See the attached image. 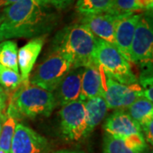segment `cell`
<instances>
[{"instance_id":"1","label":"cell","mask_w":153,"mask_h":153,"mask_svg":"<svg viewBox=\"0 0 153 153\" xmlns=\"http://www.w3.org/2000/svg\"><path fill=\"white\" fill-rule=\"evenodd\" d=\"M57 17L39 0H20L0 14V42L13 38L44 36L52 31Z\"/></svg>"},{"instance_id":"2","label":"cell","mask_w":153,"mask_h":153,"mask_svg":"<svg viewBox=\"0 0 153 153\" xmlns=\"http://www.w3.org/2000/svg\"><path fill=\"white\" fill-rule=\"evenodd\" d=\"M57 106L52 92L31 84L28 81H22L20 87L14 92L6 114L14 118L49 117Z\"/></svg>"},{"instance_id":"3","label":"cell","mask_w":153,"mask_h":153,"mask_svg":"<svg viewBox=\"0 0 153 153\" xmlns=\"http://www.w3.org/2000/svg\"><path fill=\"white\" fill-rule=\"evenodd\" d=\"M96 39L87 27L75 24L59 33L53 49L60 51L71 60L72 68L86 67L94 62Z\"/></svg>"},{"instance_id":"4","label":"cell","mask_w":153,"mask_h":153,"mask_svg":"<svg viewBox=\"0 0 153 153\" xmlns=\"http://www.w3.org/2000/svg\"><path fill=\"white\" fill-rule=\"evenodd\" d=\"M94 61L105 75L117 82L131 85L137 83V77L132 71L129 62L121 55L112 44L96 39Z\"/></svg>"},{"instance_id":"5","label":"cell","mask_w":153,"mask_h":153,"mask_svg":"<svg viewBox=\"0 0 153 153\" xmlns=\"http://www.w3.org/2000/svg\"><path fill=\"white\" fill-rule=\"evenodd\" d=\"M71 69V60L60 51L53 49V52L38 65L29 82L53 93Z\"/></svg>"},{"instance_id":"6","label":"cell","mask_w":153,"mask_h":153,"mask_svg":"<svg viewBox=\"0 0 153 153\" xmlns=\"http://www.w3.org/2000/svg\"><path fill=\"white\" fill-rule=\"evenodd\" d=\"M101 83V97L105 100L108 109L126 110L137 99L143 97L142 89L139 83L123 84L105 75L102 71Z\"/></svg>"},{"instance_id":"7","label":"cell","mask_w":153,"mask_h":153,"mask_svg":"<svg viewBox=\"0 0 153 153\" xmlns=\"http://www.w3.org/2000/svg\"><path fill=\"white\" fill-rule=\"evenodd\" d=\"M153 30L149 11L140 17L130 48V60L140 66L152 63Z\"/></svg>"},{"instance_id":"8","label":"cell","mask_w":153,"mask_h":153,"mask_svg":"<svg viewBox=\"0 0 153 153\" xmlns=\"http://www.w3.org/2000/svg\"><path fill=\"white\" fill-rule=\"evenodd\" d=\"M59 116L60 129L67 140L78 141L84 138L86 113L83 100H78L61 106Z\"/></svg>"},{"instance_id":"9","label":"cell","mask_w":153,"mask_h":153,"mask_svg":"<svg viewBox=\"0 0 153 153\" xmlns=\"http://www.w3.org/2000/svg\"><path fill=\"white\" fill-rule=\"evenodd\" d=\"M48 140L27 126L16 124L10 153H46Z\"/></svg>"},{"instance_id":"10","label":"cell","mask_w":153,"mask_h":153,"mask_svg":"<svg viewBox=\"0 0 153 153\" xmlns=\"http://www.w3.org/2000/svg\"><path fill=\"white\" fill-rule=\"evenodd\" d=\"M141 14L128 13L115 18V47L126 60H130V48L137 23Z\"/></svg>"},{"instance_id":"11","label":"cell","mask_w":153,"mask_h":153,"mask_svg":"<svg viewBox=\"0 0 153 153\" xmlns=\"http://www.w3.org/2000/svg\"><path fill=\"white\" fill-rule=\"evenodd\" d=\"M104 129L105 134L122 140L134 134H142L140 126L126 110H117L111 115L105 122Z\"/></svg>"},{"instance_id":"12","label":"cell","mask_w":153,"mask_h":153,"mask_svg":"<svg viewBox=\"0 0 153 153\" xmlns=\"http://www.w3.org/2000/svg\"><path fill=\"white\" fill-rule=\"evenodd\" d=\"M84 67L72 68L55 90L56 105L63 106L80 100L81 83Z\"/></svg>"},{"instance_id":"13","label":"cell","mask_w":153,"mask_h":153,"mask_svg":"<svg viewBox=\"0 0 153 153\" xmlns=\"http://www.w3.org/2000/svg\"><path fill=\"white\" fill-rule=\"evenodd\" d=\"M115 18L116 16L109 13L88 14L82 16L81 24L87 27L99 39L115 45Z\"/></svg>"},{"instance_id":"14","label":"cell","mask_w":153,"mask_h":153,"mask_svg":"<svg viewBox=\"0 0 153 153\" xmlns=\"http://www.w3.org/2000/svg\"><path fill=\"white\" fill-rule=\"evenodd\" d=\"M45 36L34 38L18 50V67L22 81H28L34 64L44 46Z\"/></svg>"},{"instance_id":"15","label":"cell","mask_w":153,"mask_h":153,"mask_svg":"<svg viewBox=\"0 0 153 153\" xmlns=\"http://www.w3.org/2000/svg\"><path fill=\"white\" fill-rule=\"evenodd\" d=\"M102 95L101 71L94 62L84 67L81 83V100L98 97Z\"/></svg>"},{"instance_id":"16","label":"cell","mask_w":153,"mask_h":153,"mask_svg":"<svg viewBox=\"0 0 153 153\" xmlns=\"http://www.w3.org/2000/svg\"><path fill=\"white\" fill-rule=\"evenodd\" d=\"M84 108L86 113V131L84 138H86L104 119L108 108L105 100L101 96L85 100Z\"/></svg>"},{"instance_id":"17","label":"cell","mask_w":153,"mask_h":153,"mask_svg":"<svg viewBox=\"0 0 153 153\" xmlns=\"http://www.w3.org/2000/svg\"><path fill=\"white\" fill-rule=\"evenodd\" d=\"M127 112L140 128L153 121V105L152 101L144 97L137 99L127 109Z\"/></svg>"},{"instance_id":"18","label":"cell","mask_w":153,"mask_h":153,"mask_svg":"<svg viewBox=\"0 0 153 153\" xmlns=\"http://www.w3.org/2000/svg\"><path fill=\"white\" fill-rule=\"evenodd\" d=\"M0 66L19 72L18 50L14 41L5 40L0 43Z\"/></svg>"},{"instance_id":"19","label":"cell","mask_w":153,"mask_h":153,"mask_svg":"<svg viewBox=\"0 0 153 153\" xmlns=\"http://www.w3.org/2000/svg\"><path fill=\"white\" fill-rule=\"evenodd\" d=\"M113 0H78L76 8L82 16L88 14L107 13Z\"/></svg>"},{"instance_id":"20","label":"cell","mask_w":153,"mask_h":153,"mask_svg":"<svg viewBox=\"0 0 153 153\" xmlns=\"http://www.w3.org/2000/svg\"><path fill=\"white\" fill-rule=\"evenodd\" d=\"M16 119L7 115L2 124L0 132V151L4 153H10L12 139L16 127Z\"/></svg>"},{"instance_id":"21","label":"cell","mask_w":153,"mask_h":153,"mask_svg":"<svg viewBox=\"0 0 153 153\" xmlns=\"http://www.w3.org/2000/svg\"><path fill=\"white\" fill-rule=\"evenodd\" d=\"M152 63L141 65V72L139 78L140 86L142 89L143 97L150 101H153L152 86Z\"/></svg>"},{"instance_id":"22","label":"cell","mask_w":153,"mask_h":153,"mask_svg":"<svg viewBox=\"0 0 153 153\" xmlns=\"http://www.w3.org/2000/svg\"><path fill=\"white\" fill-rule=\"evenodd\" d=\"M22 82V77L18 71L0 66V85L6 90L16 91Z\"/></svg>"},{"instance_id":"23","label":"cell","mask_w":153,"mask_h":153,"mask_svg":"<svg viewBox=\"0 0 153 153\" xmlns=\"http://www.w3.org/2000/svg\"><path fill=\"white\" fill-rule=\"evenodd\" d=\"M103 153H138L126 146L124 142L117 138L105 134L103 143Z\"/></svg>"},{"instance_id":"24","label":"cell","mask_w":153,"mask_h":153,"mask_svg":"<svg viewBox=\"0 0 153 153\" xmlns=\"http://www.w3.org/2000/svg\"><path fill=\"white\" fill-rule=\"evenodd\" d=\"M136 12H138L137 0H113L107 13L113 16H121Z\"/></svg>"},{"instance_id":"25","label":"cell","mask_w":153,"mask_h":153,"mask_svg":"<svg viewBox=\"0 0 153 153\" xmlns=\"http://www.w3.org/2000/svg\"><path fill=\"white\" fill-rule=\"evenodd\" d=\"M75 0H39L44 5L49 7L52 6L57 10H64L74 2Z\"/></svg>"},{"instance_id":"26","label":"cell","mask_w":153,"mask_h":153,"mask_svg":"<svg viewBox=\"0 0 153 153\" xmlns=\"http://www.w3.org/2000/svg\"><path fill=\"white\" fill-rule=\"evenodd\" d=\"M153 121H151L147 123L146 124L143 125L141 127V130H142L143 136L145 138L146 141L151 145L153 144V133H152V128H153Z\"/></svg>"},{"instance_id":"27","label":"cell","mask_w":153,"mask_h":153,"mask_svg":"<svg viewBox=\"0 0 153 153\" xmlns=\"http://www.w3.org/2000/svg\"><path fill=\"white\" fill-rule=\"evenodd\" d=\"M153 0H137L138 11H152Z\"/></svg>"},{"instance_id":"28","label":"cell","mask_w":153,"mask_h":153,"mask_svg":"<svg viewBox=\"0 0 153 153\" xmlns=\"http://www.w3.org/2000/svg\"><path fill=\"white\" fill-rule=\"evenodd\" d=\"M7 100H8L7 94L0 85V116L1 117L7 116V115H4V111L7 107Z\"/></svg>"},{"instance_id":"29","label":"cell","mask_w":153,"mask_h":153,"mask_svg":"<svg viewBox=\"0 0 153 153\" xmlns=\"http://www.w3.org/2000/svg\"><path fill=\"white\" fill-rule=\"evenodd\" d=\"M20 0H0V9H4L7 6L13 4Z\"/></svg>"},{"instance_id":"30","label":"cell","mask_w":153,"mask_h":153,"mask_svg":"<svg viewBox=\"0 0 153 153\" xmlns=\"http://www.w3.org/2000/svg\"><path fill=\"white\" fill-rule=\"evenodd\" d=\"M52 153H85L81 151H69V150H61V151H57Z\"/></svg>"},{"instance_id":"31","label":"cell","mask_w":153,"mask_h":153,"mask_svg":"<svg viewBox=\"0 0 153 153\" xmlns=\"http://www.w3.org/2000/svg\"><path fill=\"white\" fill-rule=\"evenodd\" d=\"M7 117V116H6ZM6 117H1L0 116V132H1V128H2V121H4L6 118Z\"/></svg>"},{"instance_id":"32","label":"cell","mask_w":153,"mask_h":153,"mask_svg":"<svg viewBox=\"0 0 153 153\" xmlns=\"http://www.w3.org/2000/svg\"><path fill=\"white\" fill-rule=\"evenodd\" d=\"M0 153H4V152H2V151H0Z\"/></svg>"}]
</instances>
